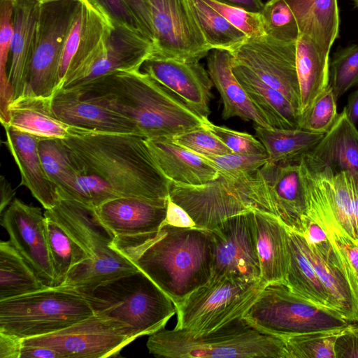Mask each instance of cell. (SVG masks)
<instances>
[{"instance_id":"6da1fadb","label":"cell","mask_w":358,"mask_h":358,"mask_svg":"<svg viewBox=\"0 0 358 358\" xmlns=\"http://www.w3.org/2000/svg\"><path fill=\"white\" fill-rule=\"evenodd\" d=\"M62 141L77 176V201L85 206L94 208L120 197H169L171 182L145 138L70 127Z\"/></svg>"},{"instance_id":"7a4b0ae2","label":"cell","mask_w":358,"mask_h":358,"mask_svg":"<svg viewBox=\"0 0 358 358\" xmlns=\"http://www.w3.org/2000/svg\"><path fill=\"white\" fill-rule=\"evenodd\" d=\"M113 247L145 274L176 307L212 277L214 243L208 229L164 224L152 233L115 236Z\"/></svg>"},{"instance_id":"3957f363","label":"cell","mask_w":358,"mask_h":358,"mask_svg":"<svg viewBox=\"0 0 358 358\" xmlns=\"http://www.w3.org/2000/svg\"><path fill=\"white\" fill-rule=\"evenodd\" d=\"M64 89L130 119L145 138H172L206 122L176 94L141 69L114 71Z\"/></svg>"},{"instance_id":"277c9868","label":"cell","mask_w":358,"mask_h":358,"mask_svg":"<svg viewBox=\"0 0 358 358\" xmlns=\"http://www.w3.org/2000/svg\"><path fill=\"white\" fill-rule=\"evenodd\" d=\"M44 215L55 220L87 253L88 259L71 270L58 287L78 292L138 271L113 247L115 236L99 219L94 208L61 199Z\"/></svg>"},{"instance_id":"5b68a950","label":"cell","mask_w":358,"mask_h":358,"mask_svg":"<svg viewBox=\"0 0 358 358\" xmlns=\"http://www.w3.org/2000/svg\"><path fill=\"white\" fill-rule=\"evenodd\" d=\"M146 345L150 354L171 358H289L283 338L259 330L243 317L198 336L163 329L150 335Z\"/></svg>"},{"instance_id":"8992f818","label":"cell","mask_w":358,"mask_h":358,"mask_svg":"<svg viewBox=\"0 0 358 358\" xmlns=\"http://www.w3.org/2000/svg\"><path fill=\"white\" fill-rule=\"evenodd\" d=\"M169 198L186 210L195 227L208 230L228 217L250 211L276 217L268 185L261 168L240 175L219 172L217 178L200 186L171 182Z\"/></svg>"},{"instance_id":"52a82bcc","label":"cell","mask_w":358,"mask_h":358,"mask_svg":"<svg viewBox=\"0 0 358 358\" xmlns=\"http://www.w3.org/2000/svg\"><path fill=\"white\" fill-rule=\"evenodd\" d=\"M80 293L94 314L120 324L132 341L164 329L177 313L173 301L140 270Z\"/></svg>"},{"instance_id":"ba28073f","label":"cell","mask_w":358,"mask_h":358,"mask_svg":"<svg viewBox=\"0 0 358 358\" xmlns=\"http://www.w3.org/2000/svg\"><path fill=\"white\" fill-rule=\"evenodd\" d=\"M94 315L80 292L47 287L0 301V332L22 339L63 329Z\"/></svg>"},{"instance_id":"9c48e42d","label":"cell","mask_w":358,"mask_h":358,"mask_svg":"<svg viewBox=\"0 0 358 358\" xmlns=\"http://www.w3.org/2000/svg\"><path fill=\"white\" fill-rule=\"evenodd\" d=\"M243 317L259 330L283 339L350 324L336 311L312 303L283 282L266 284Z\"/></svg>"},{"instance_id":"30bf717a","label":"cell","mask_w":358,"mask_h":358,"mask_svg":"<svg viewBox=\"0 0 358 358\" xmlns=\"http://www.w3.org/2000/svg\"><path fill=\"white\" fill-rule=\"evenodd\" d=\"M266 285L227 275L210 278L176 307L175 329L194 336L216 330L243 317Z\"/></svg>"},{"instance_id":"8fae6325","label":"cell","mask_w":358,"mask_h":358,"mask_svg":"<svg viewBox=\"0 0 358 358\" xmlns=\"http://www.w3.org/2000/svg\"><path fill=\"white\" fill-rule=\"evenodd\" d=\"M79 1L60 0L40 4L34 53L24 95L50 98L59 90L63 48Z\"/></svg>"},{"instance_id":"7c38bea8","label":"cell","mask_w":358,"mask_h":358,"mask_svg":"<svg viewBox=\"0 0 358 358\" xmlns=\"http://www.w3.org/2000/svg\"><path fill=\"white\" fill-rule=\"evenodd\" d=\"M296 43L268 36L248 38L230 50L232 62L238 64L278 90L299 113L300 89L296 68Z\"/></svg>"},{"instance_id":"4fadbf2b","label":"cell","mask_w":358,"mask_h":358,"mask_svg":"<svg viewBox=\"0 0 358 358\" xmlns=\"http://www.w3.org/2000/svg\"><path fill=\"white\" fill-rule=\"evenodd\" d=\"M132 340L118 323L94 314L63 329L23 339V345H39L58 352L62 358L117 356Z\"/></svg>"},{"instance_id":"5bb4252c","label":"cell","mask_w":358,"mask_h":358,"mask_svg":"<svg viewBox=\"0 0 358 358\" xmlns=\"http://www.w3.org/2000/svg\"><path fill=\"white\" fill-rule=\"evenodd\" d=\"M153 55L199 62L211 50L189 9L187 0H150Z\"/></svg>"},{"instance_id":"9a60e30c","label":"cell","mask_w":358,"mask_h":358,"mask_svg":"<svg viewBox=\"0 0 358 358\" xmlns=\"http://www.w3.org/2000/svg\"><path fill=\"white\" fill-rule=\"evenodd\" d=\"M255 212L228 217L210 230L214 243L211 278L227 275L261 280Z\"/></svg>"},{"instance_id":"2e32d148","label":"cell","mask_w":358,"mask_h":358,"mask_svg":"<svg viewBox=\"0 0 358 358\" xmlns=\"http://www.w3.org/2000/svg\"><path fill=\"white\" fill-rule=\"evenodd\" d=\"M153 52V43L139 29L115 20L110 34L83 64L64 78L59 89L78 87L117 71L140 69Z\"/></svg>"},{"instance_id":"e0dca14e","label":"cell","mask_w":358,"mask_h":358,"mask_svg":"<svg viewBox=\"0 0 358 358\" xmlns=\"http://www.w3.org/2000/svg\"><path fill=\"white\" fill-rule=\"evenodd\" d=\"M294 232L327 290L334 310L348 322L358 323V275L346 249L333 247L329 240L310 245L302 235Z\"/></svg>"},{"instance_id":"ac0fdd59","label":"cell","mask_w":358,"mask_h":358,"mask_svg":"<svg viewBox=\"0 0 358 358\" xmlns=\"http://www.w3.org/2000/svg\"><path fill=\"white\" fill-rule=\"evenodd\" d=\"M1 224L9 241L47 287H52L55 275L50 255L46 218L38 207L14 199L1 215Z\"/></svg>"},{"instance_id":"d6986e66","label":"cell","mask_w":358,"mask_h":358,"mask_svg":"<svg viewBox=\"0 0 358 358\" xmlns=\"http://www.w3.org/2000/svg\"><path fill=\"white\" fill-rule=\"evenodd\" d=\"M141 69L182 99L205 121L210 114L213 81L199 62H186L152 55Z\"/></svg>"},{"instance_id":"ffe728a7","label":"cell","mask_w":358,"mask_h":358,"mask_svg":"<svg viewBox=\"0 0 358 358\" xmlns=\"http://www.w3.org/2000/svg\"><path fill=\"white\" fill-rule=\"evenodd\" d=\"M169 198L120 197L94 210L115 236L141 235L157 231L164 224Z\"/></svg>"},{"instance_id":"44dd1931","label":"cell","mask_w":358,"mask_h":358,"mask_svg":"<svg viewBox=\"0 0 358 358\" xmlns=\"http://www.w3.org/2000/svg\"><path fill=\"white\" fill-rule=\"evenodd\" d=\"M51 108L58 120L70 127L142 136L132 120L108 108L81 98L71 89L57 90L51 97Z\"/></svg>"},{"instance_id":"7402d4cb","label":"cell","mask_w":358,"mask_h":358,"mask_svg":"<svg viewBox=\"0 0 358 358\" xmlns=\"http://www.w3.org/2000/svg\"><path fill=\"white\" fill-rule=\"evenodd\" d=\"M272 196L276 217L291 231L305 236L310 220L301 178L299 162L261 167Z\"/></svg>"},{"instance_id":"603a6c76","label":"cell","mask_w":358,"mask_h":358,"mask_svg":"<svg viewBox=\"0 0 358 358\" xmlns=\"http://www.w3.org/2000/svg\"><path fill=\"white\" fill-rule=\"evenodd\" d=\"M3 127L6 134L5 143L20 170V185L28 188L45 210L52 208L60 197L39 155L38 146L41 138L9 125Z\"/></svg>"},{"instance_id":"cb8c5ba5","label":"cell","mask_w":358,"mask_h":358,"mask_svg":"<svg viewBox=\"0 0 358 358\" xmlns=\"http://www.w3.org/2000/svg\"><path fill=\"white\" fill-rule=\"evenodd\" d=\"M157 166L172 183L200 186L217 178L218 170L199 155L175 143L171 138H145Z\"/></svg>"},{"instance_id":"d4e9b609","label":"cell","mask_w":358,"mask_h":358,"mask_svg":"<svg viewBox=\"0 0 358 358\" xmlns=\"http://www.w3.org/2000/svg\"><path fill=\"white\" fill-rule=\"evenodd\" d=\"M208 72L223 103L222 118L238 117L256 125L273 128L250 100L232 71V56L224 49H212L207 59Z\"/></svg>"},{"instance_id":"484cf974","label":"cell","mask_w":358,"mask_h":358,"mask_svg":"<svg viewBox=\"0 0 358 358\" xmlns=\"http://www.w3.org/2000/svg\"><path fill=\"white\" fill-rule=\"evenodd\" d=\"M13 3L14 31L8 75L16 99L24 95L26 90L40 4L36 0H13Z\"/></svg>"},{"instance_id":"4316f807","label":"cell","mask_w":358,"mask_h":358,"mask_svg":"<svg viewBox=\"0 0 358 358\" xmlns=\"http://www.w3.org/2000/svg\"><path fill=\"white\" fill-rule=\"evenodd\" d=\"M255 213L261 280L266 284H286L289 264V229L274 215Z\"/></svg>"},{"instance_id":"83f0119b","label":"cell","mask_w":358,"mask_h":358,"mask_svg":"<svg viewBox=\"0 0 358 358\" xmlns=\"http://www.w3.org/2000/svg\"><path fill=\"white\" fill-rule=\"evenodd\" d=\"M304 157L312 164L330 167L334 172L358 171V129L344 108L330 130Z\"/></svg>"},{"instance_id":"f1b7e54d","label":"cell","mask_w":358,"mask_h":358,"mask_svg":"<svg viewBox=\"0 0 358 358\" xmlns=\"http://www.w3.org/2000/svg\"><path fill=\"white\" fill-rule=\"evenodd\" d=\"M296 18L300 35H304L326 56L339 36L337 0H284Z\"/></svg>"},{"instance_id":"f546056e","label":"cell","mask_w":358,"mask_h":358,"mask_svg":"<svg viewBox=\"0 0 358 358\" xmlns=\"http://www.w3.org/2000/svg\"><path fill=\"white\" fill-rule=\"evenodd\" d=\"M3 126L35 135L41 138H64L70 126L58 120L51 108V97L22 95L7 107Z\"/></svg>"},{"instance_id":"4dcf8cb0","label":"cell","mask_w":358,"mask_h":358,"mask_svg":"<svg viewBox=\"0 0 358 358\" xmlns=\"http://www.w3.org/2000/svg\"><path fill=\"white\" fill-rule=\"evenodd\" d=\"M232 71L250 100L273 128H299V113L284 94L238 64L232 62Z\"/></svg>"},{"instance_id":"1f68e13d","label":"cell","mask_w":358,"mask_h":358,"mask_svg":"<svg viewBox=\"0 0 358 358\" xmlns=\"http://www.w3.org/2000/svg\"><path fill=\"white\" fill-rule=\"evenodd\" d=\"M329 57L324 55L304 35L296 43V68L301 105L299 116L329 85Z\"/></svg>"},{"instance_id":"d6a6232c","label":"cell","mask_w":358,"mask_h":358,"mask_svg":"<svg viewBox=\"0 0 358 358\" xmlns=\"http://www.w3.org/2000/svg\"><path fill=\"white\" fill-rule=\"evenodd\" d=\"M255 130L266 149L268 162L280 164L299 162L324 135L301 128L268 129L256 124Z\"/></svg>"},{"instance_id":"836d02e7","label":"cell","mask_w":358,"mask_h":358,"mask_svg":"<svg viewBox=\"0 0 358 358\" xmlns=\"http://www.w3.org/2000/svg\"><path fill=\"white\" fill-rule=\"evenodd\" d=\"M289 234V264L286 284L312 303L335 310L327 290L299 245L293 231ZM336 311V310H335Z\"/></svg>"},{"instance_id":"e575fe53","label":"cell","mask_w":358,"mask_h":358,"mask_svg":"<svg viewBox=\"0 0 358 358\" xmlns=\"http://www.w3.org/2000/svg\"><path fill=\"white\" fill-rule=\"evenodd\" d=\"M47 288L10 241L0 242V301Z\"/></svg>"},{"instance_id":"d590c367","label":"cell","mask_w":358,"mask_h":358,"mask_svg":"<svg viewBox=\"0 0 358 358\" xmlns=\"http://www.w3.org/2000/svg\"><path fill=\"white\" fill-rule=\"evenodd\" d=\"M193 17L207 45L228 51L245 41L247 36L233 26L204 0H187Z\"/></svg>"},{"instance_id":"8d00e7d4","label":"cell","mask_w":358,"mask_h":358,"mask_svg":"<svg viewBox=\"0 0 358 358\" xmlns=\"http://www.w3.org/2000/svg\"><path fill=\"white\" fill-rule=\"evenodd\" d=\"M38 148L43 168L56 185L59 197L77 201L78 179L62 138H41Z\"/></svg>"},{"instance_id":"74e56055","label":"cell","mask_w":358,"mask_h":358,"mask_svg":"<svg viewBox=\"0 0 358 358\" xmlns=\"http://www.w3.org/2000/svg\"><path fill=\"white\" fill-rule=\"evenodd\" d=\"M45 218L47 241L55 275L52 287H58L64 282L69 272L87 261L88 257L55 220L48 216Z\"/></svg>"},{"instance_id":"f35d334b","label":"cell","mask_w":358,"mask_h":358,"mask_svg":"<svg viewBox=\"0 0 358 358\" xmlns=\"http://www.w3.org/2000/svg\"><path fill=\"white\" fill-rule=\"evenodd\" d=\"M343 329L301 334L285 338L289 358H336L335 342Z\"/></svg>"},{"instance_id":"ab89813d","label":"cell","mask_w":358,"mask_h":358,"mask_svg":"<svg viewBox=\"0 0 358 358\" xmlns=\"http://www.w3.org/2000/svg\"><path fill=\"white\" fill-rule=\"evenodd\" d=\"M260 13L266 36L280 41L296 42L300 36L298 24L284 0H269Z\"/></svg>"},{"instance_id":"60d3db41","label":"cell","mask_w":358,"mask_h":358,"mask_svg":"<svg viewBox=\"0 0 358 358\" xmlns=\"http://www.w3.org/2000/svg\"><path fill=\"white\" fill-rule=\"evenodd\" d=\"M329 85L337 100L358 86V44L340 48L329 64Z\"/></svg>"},{"instance_id":"b9f144b4","label":"cell","mask_w":358,"mask_h":358,"mask_svg":"<svg viewBox=\"0 0 358 358\" xmlns=\"http://www.w3.org/2000/svg\"><path fill=\"white\" fill-rule=\"evenodd\" d=\"M337 99L330 85L299 117V128L326 134L335 123L338 113Z\"/></svg>"},{"instance_id":"7bdbcfd3","label":"cell","mask_w":358,"mask_h":358,"mask_svg":"<svg viewBox=\"0 0 358 358\" xmlns=\"http://www.w3.org/2000/svg\"><path fill=\"white\" fill-rule=\"evenodd\" d=\"M177 145L204 156L223 155L233 152L205 125L171 138Z\"/></svg>"},{"instance_id":"ee69618b","label":"cell","mask_w":358,"mask_h":358,"mask_svg":"<svg viewBox=\"0 0 358 358\" xmlns=\"http://www.w3.org/2000/svg\"><path fill=\"white\" fill-rule=\"evenodd\" d=\"M204 1L217 10L233 26L243 32L248 38L266 36L260 13L250 12L217 0Z\"/></svg>"},{"instance_id":"f6af8a7d","label":"cell","mask_w":358,"mask_h":358,"mask_svg":"<svg viewBox=\"0 0 358 358\" xmlns=\"http://www.w3.org/2000/svg\"><path fill=\"white\" fill-rule=\"evenodd\" d=\"M199 155L211 164L220 173L229 175H240L257 171L268 161L267 154L246 155L231 152L223 155Z\"/></svg>"},{"instance_id":"bcb514c9","label":"cell","mask_w":358,"mask_h":358,"mask_svg":"<svg viewBox=\"0 0 358 358\" xmlns=\"http://www.w3.org/2000/svg\"><path fill=\"white\" fill-rule=\"evenodd\" d=\"M204 125L233 152L246 155L266 154V149L260 141L250 134L215 125L210 121L205 122Z\"/></svg>"},{"instance_id":"7dc6e473","label":"cell","mask_w":358,"mask_h":358,"mask_svg":"<svg viewBox=\"0 0 358 358\" xmlns=\"http://www.w3.org/2000/svg\"><path fill=\"white\" fill-rule=\"evenodd\" d=\"M13 0L0 1V78L8 76L6 65L13 36Z\"/></svg>"},{"instance_id":"c3c4849f","label":"cell","mask_w":358,"mask_h":358,"mask_svg":"<svg viewBox=\"0 0 358 358\" xmlns=\"http://www.w3.org/2000/svg\"><path fill=\"white\" fill-rule=\"evenodd\" d=\"M132 13L140 31L154 45L150 0H124Z\"/></svg>"},{"instance_id":"681fc988","label":"cell","mask_w":358,"mask_h":358,"mask_svg":"<svg viewBox=\"0 0 358 358\" xmlns=\"http://www.w3.org/2000/svg\"><path fill=\"white\" fill-rule=\"evenodd\" d=\"M336 358H358V325L350 324L337 337Z\"/></svg>"},{"instance_id":"f907efd6","label":"cell","mask_w":358,"mask_h":358,"mask_svg":"<svg viewBox=\"0 0 358 358\" xmlns=\"http://www.w3.org/2000/svg\"><path fill=\"white\" fill-rule=\"evenodd\" d=\"M99 1L115 20L139 29L136 20L124 0H99Z\"/></svg>"},{"instance_id":"816d5d0a","label":"cell","mask_w":358,"mask_h":358,"mask_svg":"<svg viewBox=\"0 0 358 358\" xmlns=\"http://www.w3.org/2000/svg\"><path fill=\"white\" fill-rule=\"evenodd\" d=\"M177 227H193L195 224L189 215L180 206L169 198L165 223Z\"/></svg>"},{"instance_id":"f5cc1de1","label":"cell","mask_w":358,"mask_h":358,"mask_svg":"<svg viewBox=\"0 0 358 358\" xmlns=\"http://www.w3.org/2000/svg\"><path fill=\"white\" fill-rule=\"evenodd\" d=\"M23 339L17 336L0 332V357L20 358Z\"/></svg>"},{"instance_id":"db71d44e","label":"cell","mask_w":358,"mask_h":358,"mask_svg":"<svg viewBox=\"0 0 358 358\" xmlns=\"http://www.w3.org/2000/svg\"><path fill=\"white\" fill-rule=\"evenodd\" d=\"M344 173L350 192L356 238L358 242V171H344Z\"/></svg>"},{"instance_id":"11a10c76","label":"cell","mask_w":358,"mask_h":358,"mask_svg":"<svg viewBox=\"0 0 358 358\" xmlns=\"http://www.w3.org/2000/svg\"><path fill=\"white\" fill-rule=\"evenodd\" d=\"M20 358H62L57 351L39 345H23Z\"/></svg>"},{"instance_id":"9f6ffc18","label":"cell","mask_w":358,"mask_h":358,"mask_svg":"<svg viewBox=\"0 0 358 358\" xmlns=\"http://www.w3.org/2000/svg\"><path fill=\"white\" fill-rule=\"evenodd\" d=\"M15 195V190L13 189L10 183L3 176L0 178V213L11 203Z\"/></svg>"},{"instance_id":"6f0895ef","label":"cell","mask_w":358,"mask_h":358,"mask_svg":"<svg viewBox=\"0 0 358 358\" xmlns=\"http://www.w3.org/2000/svg\"><path fill=\"white\" fill-rule=\"evenodd\" d=\"M310 245H317L328 240L326 232L315 222L310 220L306 233L303 236Z\"/></svg>"},{"instance_id":"680465c9","label":"cell","mask_w":358,"mask_h":358,"mask_svg":"<svg viewBox=\"0 0 358 358\" xmlns=\"http://www.w3.org/2000/svg\"><path fill=\"white\" fill-rule=\"evenodd\" d=\"M220 2L243 8L253 13H261L264 3L262 0H217Z\"/></svg>"},{"instance_id":"91938a15","label":"cell","mask_w":358,"mask_h":358,"mask_svg":"<svg viewBox=\"0 0 358 358\" xmlns=\"http://www.w3.org/2000/svg\"><path fill=\"white\" fill-rule=\"evenodd\" d=\"M344 108L350 120L356 124L358 122V87L348 96Z\"/></svg>"},{"instance_id":"94428289","label":"cell","mask_w":358,"mask_h":358,"mask_svg":"<svg viewBox=\"0 0 358 358\" xmlns=\"http://www.w3.org/2000/svg\"><path fill=\"white\" fill-rule=\"evenodd\" d=\"M39 4H43L49 2L56 1H60V0H36ZM75 1H80V0H75Z\"/></svg>"},{"instance_id":"6125c7cd","label":"cell","mask_w":358,"mask_h":358,"mask_svg":"<svg viewBox=\"0 0 358 358\" xmlns=\"http://www.w3.org/2000/svg\"><path fill=\"white\" fill-rule=\"evenodd\" d=\"M355 8L358 9V0H353Z\"/></svg>"}]
</instances>
